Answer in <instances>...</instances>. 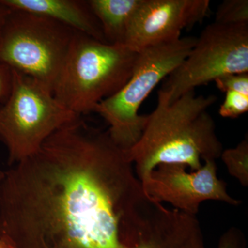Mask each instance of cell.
Masks as SVG:
<instances>
[{"label":"cell","instance_id":"obj_1","mask_svg":"<svg viewBox=\"0 0 248 248\" xmlns=\"http://www.w3.org/2000/svg\"><path fill=\"white\" fill-rule=\"evenodd\" d=\"M182 214L150 198L125 151L81 117L3 171L0 238L15 248H181Z\"/></svg>","mask_w":248,"mask_h":248},{"label":"cell","instance_id":"obj_2","mask_svg":"<svg viewBox=\"0 0 248 248\" xmlns=\"http://www.w3.org/2000/svg\"><path fill=\"white\" fill-rule=\"evenodd\" d=\"M217 101L216 95H197L192 91L169 102L159 90L140 140L125 151L140 182L160 164H182L195 171L202 168V160L220 158L223 145L208 112Z\"/></svg>","mask_w":248,"mask_h":248},{"label":"cell","instance_id":"obj_3","mask_svg":"<svg viewBox=\"0 0 248 248\" xmlns=\"http://www.w3.org/2000/svg\"><path fill=\"white\" fill-rule=\"evenodd\" d=\"M140 52L110 45L76 32L53 89L54 97L81 116L94 112L98 104L126 84Z\"/></svg>","mask_w":248,"mask_h":248},{"label":"cell","instance_id":"obj_4","mask_svg":"<svg viewBox=\"0 0 248 248\" xmlns=\"http://www.w3.org/2000/svg\"><path fill=\"white\" fill-rule=\"evenodd\" d=\"M11 71V91L0 105V141L9 166L35 155L53 133L81 117L62 105L46 85Z\"/></svg>","mask_w":248,"mask_h":248},{"label":"cell","instance_id":"obj_5","mask_svg":"<svg viewBox=\"0 0 248 248\" xmlns=\"http://www.w3.org/2000/svg\"><path fill=\"white\" fill-rule=\"evenodd\" d=\"M195 37L152 46L141 50L130 79L117 93L99 103L94 112L108 125L109 135L124 151L138 141L148 119L139 110L156 86L190 53Z\"/></svg>","mask_w":248,"mask_h":248},{"label":"cell","instance_id":"obj_6","mask_svg":"<svg viewBox=\"0 0 248 248\" xmlns=\"http://www.w3.org/2000/svg\"><path fill=\"white\" fill-rule=\"evenodd\" d=\"M76 32L45 16L10 9L0 37V63L53 91Z\"/></svg>","mask_w":248,"mask_h":248},{"label":"cell","instance_id":"obj_7","mask_svg":"<svg viewBox=\"0 0 248 248\" xmlns=\"http://www.w3.org/2000/svg\"><path fill=\"white\" fill-rule=\"evenodd\" d=\"M242 73H248V24L213 22L202 31L190 53L160 90L172 102L220 77Z\"/></svg>","mask_w":248,"mask_h":248},{"label":"cell","instance_id":"obj_8","mask_svg":"<svg viewBox=\"0 0 248 248\" xmlns=\"http://www.w3.org/2000/svg\"><path fill=\"white\" fill-rule=\"evenodd\" d=\"M182 164H160L141 182L147 195L155 202H168L174 209L195 216L200 204L215 200L238 205L241 201L228 195L226 183L217 177L215 160L204 161L201 169L187 172Z\"/></svg>","mask_w":248,"mask_h":248},{"label":"cell","instance_id":"obj_9","mask_svg":"<svg viewBox=\"0 0 248 248\" xmlns=\"http://www.w3.org/2000/svg\"><path fill=\"white\" fill-rule=\"evenodd\" d=\"M210 6L209 0H143L123 45L139 53L152 46L179 40L184 29L208 17Z\"/></svg>","mask_w":248,"mask_h":248},{"label":"cell","instance_id":"obj_10","mask_svg":"<svg viewBox=\"0 0 248 248\" xmlns=\"http://www.w3.org/2000/svg\"><path fill=\"white\" fill-rule=\"evenodd\" d=\"M11 10L28 11L50 18L102 42V27L89 0H0Z\"/></svg>","mask_w":248,"mask_h":248},{"label":"cell","instance_id":"obj_11","mask_svg":"<svg viewBox=\"0 0 248 248\" xmlns=\"http://www.w3.org/2000/svg\"><path fill=\"white\" fill-rule=\"evenodd\" d=\"M107 43L124 45L132 20L143 0H89Z\"/></svg>","mask_w":248,"mask_h":248},{"label":"cell","instance_id":"obj_12","mask_svg":"<svg viewBox=\"0 0 248 248\" xmlns=\"http://www.w3.org/2000/svg\"><path fill=\"white\" fill-rule=\"evenodd\" d=\"M222 161L231 175L236 178L244 187L248 186V140H243L235 148L222 152Z\"/></svg>","mask_w":248,"mask_h":248},{"label":"cell","instance_id":"obj_13","mask_svg":"<svg viewBox=\"0 0 248 248\" xmlns=\"http://www.w3.org/2000/svg\"><path fill=\"white\" fill-rule=\"evenodd\" d=\"M215 23L223 25L248 24V0H224L217 8Z\"/></svg>","mask_w":248,"mask_h":248},{"label":"cell","instance_id":"obj_14","mask_svg":"<svg viewBox=\"0 0 248 248\" xmlns=\"http://www.w3.org/2000/svg\"><path fill=\"white\" fill-rule=\"evenodd\" d=\"M248 110V96L236 92H227L219 108V114L226 118L235 119Z\"/></svg>","mask_w":248,"mask_h":248},{"label":"cell","instance_id":"obj_15","mask_svg":"<svg viewBox=\"0 0 248 248\" xmlns=\"http://www.w3.org/2000/svg\"><path fill=\"white\" fill-rule=\"evenodd\" d=\"M221 92H236L248 96V73H231L215 80Z\"/></svg>","mask_w":248,"mask_h":248},{"label":"cell","instance_id":"obj_16","mask_svg":"<svg viewBox=\"0 0 248 248\" xmlns=\"http://www.w3.org/2000/svg\"><path fill=\"white\" fill-rule=\"evenodd\" d=\"M217 248H246V240L240 230L232 228L220 238Z\"/></svg>","mask_w":248,"mask_h":248},{"label":"cell","instance_id":"obj_17","mask_svg":"<svg viewBox=\"0 0 248 248\" xmlns=\"http://www.w3.org/2000/svg\"><path fill=\"white\" fill-rule=\"evenodd\" d=\"M12 81V71L0 63V102H4L9 95Z\"/></svg>","mask_w":248,"mask_h":248},{"label":"cell","instance_id":"obj_18","mask_svg":"<svg viewBox=\"0 0 248 248\" xmlns=\"http://www.w3.org/2000/svg\"><path fill=\"white\" fill-rule=\"evenodd\" d=\"M9 12V8L6 7V6L0 2V37H1V32H2L5 22H6V18H7Z\"/></svg>","mask_w":248,"mask_h":248},{"label":"cell","instance_id":"obj_19","mask_svg":"<svg viewBox=\"0 0 248 248\" xmlns=\"http://www.w3.org/2000/svg\"><path fill=\"white\" fill-rule=\"evenodd\" d=\"M3 176V171L0 170V180H1V177ZM0 248H15L13 245L10 244L6 240L1 239L0 238Z\"/></svg>","mask_w":248,"mask_h":248}]
</instances>
